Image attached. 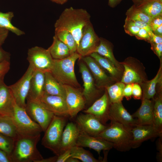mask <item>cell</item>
Instances as JSON below:
<instances>
[{
	"instance_id": "obj_1",
	"label": "cell",
	"mask_w": 162,
	"mask_h": 162,
	"mask_svg": "<svg viewBox=\"0 0 162 162\" xmlns=\"http://www.w3.org/2000/svg\"><path fill=\"white\" fill-rule=\"evenodd\" d=\"M91 16L86 10L72 7L65 8L56 21L55 30H63L73 36L77 48L85 27L91 22Z\"/></svg>"
},
{
	"instance_id": "obj_2",
	"label": "cell",
	"mask_w": 162,
	"mask_h": 162,
	"mask_svg": "<svg viewBox=\"0 0 162 162\" xmlns=\"http://www.w3.org/2000/svg\"><path fill=\"white\" fill-rule=\"evenodd\" d=\"M40 134L31 137L18 136L10 156L12 162H38L43 158L37 148Z\"/></svg>"
},
{
	"instance_id": "obj_3",
	"label": "cell",
	"mask_w": 162,
	"mask_h": 162,
	"mask_svg": "<svg viewBox=\"0 0 162 162\" xmlns=\"http://www.w3.org/2000/svg\"><path fill=\"white\" fill-rule=\"evenodd\" d=\"M81 57L76 52L64 59H54L53 65L50 72L62 85L80 88L75 74L74 65L76 61Z\"/></svg>"
},
{
	"instance_id": "obj_4",
	"label": "cell",
	"mask_w": 162,
	"mask_h": 162,
	"mask_svg": "<svg viewBox=\"0 0 162 162\" xmlns=\"http://www.w3.org/2000/svg\"><path fill=\"white\" fill-rule=\"evenodd\" d=\"M96 137L111 142L113 148L120 152L128 151L132 148L130 130L116 122L111 121L110 124Z\"/></svg>"
},
{
	"instance_id": "obj_5",
	"label": "cell",
	"mask_w": 162,
	"mask_h": 162,
	"mask_svg": "<svg viewBox=\"0 0 162 162\" xmlns=\"http://www.w3.org/2000/svg\"><path fill=\"white\" fill-rule=\"evenodd\" d=\"M12 118L16 126L18 136H35L40 135L43 131L39 125L28 115L25 108L18 106L15 100Z\"/></svg>"
},
{
	"instance_id": "obj_6",
	"label": "cell",
	"mask_w": 162,
	"mask_h": 162,
	"mask_svg": "<svg viewBox=\"0 0 162 162\" xmlns=\"http://www.w3.org/2000/svg\"><path fill=\"white\" fill-rule=\"evenodd\" d=\"M66 123L65 116L54 115L45 131L41 144L56 155H59V148L61 137Z\"/></svg>"
},
{
	"instance_id": "obj_7",
	"label": "cell",
	"mask_w": 162,
	"mask_h": 162,
	"mask_svg": "<svg viewBox=\"0 0 162 162\" xmlns=\"http://www.w3.org/2000/svg\"><path fill=\"white\" fill-rule=\"evenodd\" d=\"M120 63L124 68L120 82L126 84L137 83L140 85L147 81L144 67L137 59L129 57Z\"/></svg>"
},
{
	"instance_id": "obj_8",
	"label": "cell",
	"mask_w": 162,
	"mask_h": 162,
	"mask_svg": "<svg viewBox=\"0 0 162 162\" xmlns=\"http://www.w3.org/2000/svg\"><path fill=\"white\" fill-rule=\"evenodd\" d=\"M27 60L34 70L44 73L50 72L54 62V59L48 49L38 46L28 50Z\"/></svg>"
},
{
	"instance_id": "obj_9",
	"label": "cell",
	"mask_w": 162,
	"mask_h": 162,
	"mask_svg": "<svg viewBox=\"0 0 162 162\" xmlns=\"http://www.w3.org/2000/svg\"><path fill=\"white\" fill-rule=\"evenodd\" d=\"M25 109L29 117L39 125L43 131L45 132L54 114L39 101L26 99Z\"/></svg>"
},
{
	"instance_id": "obj_10",
	"label": "cell",
	"mask_w": 162,
	"mask_h": 162,
	"mask_svg": "<svg viewBox=\"0 0 162 162\" xmlns=\"http://www.w3.org/2000/svg\"><path fill=\"white\" fill-rule=\"evenodd\" d=\"M34 70V68L29 65L22 77L14 84L8 86L16 103L19 106L25 108L30 80Z\"/></svg>"
},
{
	"instance_id": "obj_11",
	"label": "cell",
	"mask_w": 162,
	"mask_h": 162,
	"mask_svg": "<svg viewBox=\"0 0 162 162\" xmlns=\"http://www.w3.org/2000/svg\"><path fill=\"white\" fill-rule=\"evenodd\" d=\"M64 86L68 116L73 118L84 109L86 104V100L81 88L66 85Z\"/></svg>"
},
{
	"instance_id": "obj_12",
	"label": "cell",
	"mask_w": 162,
	"mask_h": 162,
	"mask_svg": "<svg viewBox=\"0 0 162 162\" xmlns=\"http://www.w3.org/2000/svg\"><path fill=\"white\" fill-rule=\"evenodd\" d=\"M100 41V38L95 32L91 22L84 28L77 52L81 57L89 56L94 52Z\"/></svg>"
},
{
	"instance_id": "obj_13",
	"label": "cell",
	"mask_w": 162,
	"mask_h": 162,
	"mask_svg": "<svg viewBox=\"0 0 162 162\" xmlns=\"http://www.w3.org/2000/svg\"><path fill=\"white\" fill-rule=\"evenodd\" d=\"M132 136L131 148L139 147L144 141L154 138L162 136L160 133L153 124L137 125L131 130Z\"/></svg>"
},
{
	"instance_id": "obj_14",
	"label": "cell",
	"mask_w": 162,
	"mask_h": 162,
	"mask_svg": "<svg viewBox=\"0 0 162 162\" xmlns=\"http://www.w3.org/2000/svg\"><path fill=\"white\" fill-rule=\"evenodd\" d=\"M109 117L111 121L121 124L130 130L137 125L136 119L128 112L122 101L111 103Z\"/></svg>"
},
{
	"instance_id": "obj_15",
	"label": "cell",
	"mask_w": 162,
	"mask_h": 162,
	"mask_svg": "<svg viewBox=\"0 0 162 162\" xmlns=\"http://www.w3.org/2000/svg\"><path fill=\"white\" fill-rule=\"evenodd\" d=\"M76 123L81 130L94 136H96L108 126L88 113L79 115L76 118Z\"/></svg>"
},
{
	"instance_id": "obj_16",
	"label": "cell",
	"mask_w": 162,
	"mask_h": 162,
	"mask_svg": "<svg viewBox=\"0 0 162 162\" xmlns=\"http://www.w3.org/2000/svg\"><path fill=\"white\" fill-rule=\"evenodd\" d=\"M80 72L83 82L84 88L82 91L86 103H90L98 96L94 78L85 63L81 62L79 64Z\"/></svg>"
},
{
	"instance_id": "obj_17",
	"label": "cell",
	"mask_w": 162,
	"mask_h": 162,
	"mask_svg": "<svg viewBox=\"0 0 162 162\" xmlns=\"http://www.w3.org/2000/svg\"><path fill=\"white\" fill-rule=\"evenodd\" d=\"M111 103L106 91L86 110V113L91 114L97 118L102 123L106 125L109 120V113Z\"/></svg>"
},
{
	"instance_id": "obj_18",
	"label": "cell",
	"mask_w": 162,
	"mask_h": 162,
	"mask_svg": "<svg viewBox=\"0 0 162 162\" xmlns=\"http://www.w3.org/2000/svg\"><path fill=\"white\" fill-rule=\"evenodd\" d=\"M76 145L93 149L99 155L102 150L108 151L113 148L111 142L102 138L89 135L81 130Z\"/></svg>"
},
{
	"instance_id": "obj_19",
	"label": "cell",
	"mask_w": 162,
	"mask_h": 162,
	"mask_svg": "<svg viewBox=\"0 0 162 162\" xmlns=\"http://www.w3.org/2000/svg\"><path fill=\"white\" fill-rule=\"evenodd\" d=\"M81 59L86 64L95 81V85L99 88L109 86L113 79L108 76L98 63L90 56L81 57Z\"/></svg>"
},
{
	"instance_id": "obj_20",
	"label": "cell",
	"mask_w": 162,
	"mask_h": 162,
	"mask_svg": "<svg viewBox=\"0 0 162 162\" xmlns=\"http://www.w3.org/2000/svg\"><path fill=\"white\" fill-rule=\"evenodd\" d=\"M38 101L54 115L65 117L68 116L65 99L61 96L49 95L44 92Z\"/></svg>"
},
{
	"instance_id": "obj_21",
	"label": "cell",
	"mask_w": 162,
	"mask_h": 162,
	"mask_svg": "<svg viewBox=\"0 0 162 162\" xmlns=\"http://www.w3.org/2000/svg\"><path fill=\"white\" fill-rule=\"evenodd\" d=\"M80 129L76 123L68 122L63 130L59 148V155L76 145Z\"/></svg>"
},
{
	"instance_id": "obj_22",
	"label": "cell",
	"mask_w": 162,
	"mask_h": 162,
	"mask_svg": "<svg viewBox=\"0 0 162 162\" xmlns=\"http://www.w3.org/2000/svg\"><path fill=\"white\" fill-rule=\"evenodd\" d=\"M15 100L9 86L4 80L0 82V115L12 117Z\"/></svg>"
},
{
	"instance_id": "obj_23",
	"label": "cell",
	"mask_w": 162,
	"mask_h": 162,
	"mask_svg": "<svg viewBox=\"0 0 162 162\" xmlns=\"http://www.w3.org/2000/svg\"><path fill=\"white\" fill-rule=\"evenodd\" d=\"M44 81L45 73L34 70L31 78L26 99L38 101L44 93Z\"/></svg>"
},
{
	"instance_id": "obj_24",
	"label": "cell",
	"mask_w": 162,
	"mask_h": 162,
	"mask_svg": "<svg viewBox=\"0 0 162 162\" xmlns=\"http://www.w3.org/2000/svg\"><path fill=\"white\" fill-rule=\"evenodd\" d=\"M142 98V103L140 107L132 115L136 119L137 125L153 124V100L145 98Z\"/></svg>"
},
{
	"instance_id": "obj_25",
	"label": "cell",
	"mask_w": 162,
	"mask_h": 162,
	"mask_svg": "<svg viewBox=\"0 0 162 162\" xmlns=\"http://www.w3.org/2000/svg\"><path fill=\"white\" fill-rule=\"evenodd\" d=\"M44 92L49 95L61 96L65 99L66 93L64 86L50 72L45 73Z\"/></svg>"
},
{
	"instance_id": "obj_26",
	"label": "cell",
	"mask_w": 162,
	"mask_h": 162,
	"mask_svg": "<svg viewBox=\"0 0 162 162\" xmlns=\"http://www.w3.org/2000/svg\"><path fill=\"white\" fill-rule=\"evenodd\" d=\"M159 70L155 77L149 81H146L140 84L142 90V98L153 99L156 93V87L159 85H162V64L160 62Z\"/></svg>"
},
{
	"instance_id": "obj_27",
	"label": "cell",
	"mask_w": 162,
	"mask_h": 162,
	"mask_svg": "<svg viewBox=\"0 0 162 162\" xmlns=\"http://www.w3.org/2000/svg\"><path fill=\"white\" fill-rule=\"evenodd\" d=\"M136 7L152 19L162 15V0H143Z\"/></svg>"
},
{
	"instance_id": "obj_28",
	"label": "cell",
	"mask_w": 162,
	"mask_h": 162,
	"mask_svg": "<svg viewBox=\"0 0 162 162\" xmlns=\"http://www.w3.org/2000/svg\"><path fill=\"white\" fill-rule=\"evenodd\" d=\"M94 58L105 70L110 74L113 80H118L121 79V69L116 66L108 58L96 52H93L89 55Z\"/></svg>"
},
{
	"instance_id": "obj_29",
	"label": "cell",
	"mask_w": 162,
	"mask_h": 162,
	"mask_svg": "<svg viewBox=\"0 0 162 162\" xmlns=\"http://www.w3.org/2000/svg\"><path fill=\"white\" fill-rule=\"evenodd\" d=\"M47 49L53 59H64L71 54L68 46L55 35L52 44Z\"/></svg>"
},
{
	"instance_id": "obj_30",
	"label": "cell",
	"mask_w": 162,
	"mask_h": 162,
	"mask_svg": "<svg viewBox=\"0 0 162 162\" xmlns=\"http://www.w3.org/2000/svg\"><path fill=\"white\" fill-rule=\"evenodd\" d=\"M153 124L162 133V94L158 91L153 98Z\"/></svg>"
},
{
	"instance_id": "obj_31",
	"label": "cell",
	"mask_w": 162,
	"mask_h": 162,
	"mask_svg": "<svg viewBox=\"0 0 162 162\" xmlns=\"http://www.w3.org/2000/svg\"><path fill=\"white\" fill-rule=\"evenodd\" d=\"M100 38V43L94 52L108 58L116 66L121 69L122 65L115 58L111 43L104 38Z\"/></svg>"
},
{
	"instance_id": "obj_32",
	"label": "cell",
	"mask_w": 162,
	"mask_h": 162,
	"mask_svg": "<svg viewBox=\"0 0 162 162\" xmlns=\"http://www.w3.org/2000/svg\"><path fill=\"white\" fill-rule=\"evenodd\" d=\"M0 133L16 139L18 136L11 117L0 115Z\"/></svg>"
},
{
	"instance_id": "obj_33",
	"label": "cell",
	"mask_w": 162,
	"mask_h": 162,
	"mask_svg": "<svg viewBox=\"0 0 162 162\" xmlns=\"http://www.w3.org/2000/svg\"><path fill=\"white\" fill-rule=\"evenodd\" d=\"M14 16L13 13L11 11L6 13L0 12V29H4L10 31L17 36H21L25 32L13 25L11 20Z\"/></svg>"
},
{
	"instance_id": "obj_34",
	"label": "cell",
	"mask_w": 162,
	"mask_h": 162,
	"mask_svg": "<svg viewBox=\"0 0 162 162\" xmlns=\"http://www.w3.org/2000/svg\"><path fill=\"white\" fill-rule=\"evenodd\" d=\"M125 84L121 82L105 87L111 103L121 102L124 97L123 92Z\"/></svg>"
},
{
	"instance_id": "obj_35",
	"label": "cell",
	"mask_w": 162,
	"mask_h": 162,
	"mask_svg": "<svg viewBox=\"0 0 162 162\" xmlns=\"http://www.w3.org/2000/svg\"><path fill=\"white\" fill-rule=\"evenodd\" d=\"M72 157L83 162H99L102 161L96 159L89 151L83 147L75 145L70 148Z\"/></svg>"
},
{
	"instance_id": "obj_36",
	"label": "cell",
	"mask_w": 162,
	"mask_h": 162,
	"mask_svg": "<svg viewBox=\"0 0 162 162\" xmlns=\"http://www.w3.org/2000/svg\"><path fill=\"white\" fill-rule=\"evenodd\" d=\"M55 35L68 46L71 54L77 52L76 42L70 32L63 30H55Z\"/></svg>"
},
{
	"instance_id": "obj_37",
	"label": "cell",
	"mask_w": 162,
	"mask_h": 162,
	"mask_svg": "<svg viewBox=\"0 0 162 162\" xmlns=\"http://www.w3.org/2000/svg\"><path fill=\"white\" fill-rule=\"evenodd\" d=\"M126 14L127 17L144 22L149 25L152 20L150 17L137 8L134 4L127 10Z\"/></svg>"
},
{
	"instance_id": "obj_38",
	"label": "cell",
	"mask_w": 162,
	"mask_h": 162,
	"mask_svg": "<svg viewBox=\"0 0 162 162\" xmlns=\"http://www.w3.org/2000/svg\"><path fill=\"white\" fill-rule=\"evenodd\" d=\"M15 139L0 133V149L10 155Z\"/></svg>"
},
{
	"instance_id": "obj_39",
	"label": "cell",
	"mask_w": 162,
	"mask_h": 162,
	"mask_svg": "<svg viewBox=\"0 0 162 162\" xmlns=\"http://www.w3.org/2000/svg\"><path fill=\"white\" fill-rule=\"evenodd\" d=\"M125 22L134 26L140 29H145L148 32H152L150 26L142 21L135 20L126 17L125 20Z\"/></svg>"
},
{
	"instance_id": "obj_40",
	"label": "cell",
	"mask_w": 162,
	"mask_h": 162,
	"mask_svg": "<svg viewBox=\"0 0 162 162\" xmlns=\"http://www.w3.org/2000/svg\"><path fill=\"white\" fill-rule=\"evenodd\" d=\"M125 32L131 36H135L138 33L140 28L133 25L125 22L124 26Z\"/></svg>"
},
{
	"instance_id": "obj_41",
	"label": "cell",
	"mask_w": 162,
	"mask_h": 162,
	"mask_svg": "<svg viewBox=\"0 0 162 162\" xmlns=\"http://www.w3.org/2000/svg\"><path fill=\"white\" fill-rule=\"evenodd\" d=\"M142 90L140 85L138 83H133L132 96L136 99H140L142 97Z\"/></svg>"
},
{
	"instance_id": "obj_42",
	"label": "cell",
	"mask_w": 162,
	"mask_h": 162,
	"mask_svg": "<svg viewBox=\"0 0 162 162\" xmlns=\"http://www.w3.org/2000/svg\"><path fill=\"white\" fill-rule=\"evenodd\" d=\"M151 49L158 56L160 60V62H162V43H151Z\"/></svg>"
},
{
	"instance_id": "obj_43",
	"label": "cell",
	"mask_w": 162,
	"mask_h": 162,
	"mask_svg": "<svg viewBox=\"0 0 162 162\" xmlns=\"http://www.w3.org/2000/svg\"><path fill=\"white\" fill-rule=\"evenodd\" d=\"M135 36L138 39L143 40L148 42L150 38L148 32L143 28H140L137 34Z\"/></svg>"
},
{
	"instance_id": "obj_44",
	"label": "cell",
	"mask_w": 162,
	"mask_h": 162,
	"mask_svg": "<svg viewBox=\"0 0 162 162\" xmlns=\"http://www.w3.org/2000/svg\"><path fill=\"white\" fill-rule=\"evenodd\" d=\"M162 25V15L153 19L149 25L152 32L157 28Z\"/></svg>"
},
{
	"instance_id": "obj_45",
	"label": "cell",
	"mask_w": 162,
	"mask_h": 162,
	"mask_svg": "<svg viewBox=\"0 0 162 162\" xmlns=\"http://www.w3.org/2000/svg\"><path fill=\"white\" fill-rule=\"evenodd\" d=\"M71 156L70 148L58 156L56 162H66V160Z\"/></svg>"
},
{
	"instance_id": "obj_46",
	"label": "cell",
	"mask_w": 162,
	"mask_h": 162,
	"mask_svg": "<svg viewBox=\"0 0 162 162\" xmlns=\"http://www.w3.org/2000/svg\"><path fill=\"white\" fill-rule=\"evenodd\" d=\"M10 61H5L0 63V74H6L10 68Z\"/></svg>"
},
{
	"instance_id": "obj_47",
	"label": "cell",
	"mask_w": 162,
	"mask_h": 162,
	"mask_svg": "<svg viewBox=\"0 0 162 162\" xmlns=\"http://www.w3.org/2000/svg\"><path fill=\"white\" fill-rule=\"evenodd\" d=\"M133 83L127 84L124 89L123 95L127 99L130 98L132 96Z\"/></svg>"
},
{
	"instance_id": "obj_48",
	"label": "cell",
	"mask_w": 162,
	"mask_h": 162,
	"mask_svg": "<svg viewBox=\"0 0 162 162\" xmlns=\"http://www.w3.org/2000/svg\"><path fill=\"white\" fill-rule=\"evenodd\" d=\"M150 38L148 43L154 44L162 43V36L157 35L154 34L152 32H148Z\"/></svg>"
},
{
	"instance_id": "obj_49",
	"label": "cell",
	"mask_w": 162,
	"mask_h": 162,
	"mask_svg": "<svg viewBox=\"0 0 162 162\" xmlns=\"http://www.w3.org/2000/svg\"><path fill=\"white\" fill-rule=\"evenodd\" d=\"M162 136L159 137V140L157 143V149L158 151L157 153L156 158L159 162H162Z\"/></svg>"
},
{
	"instance_id": "obj_50",
	"label": "cell",
	"mask_w": 162,
	"mask_h": 162,
	"mask_svg": "<svg viewBox=\"0 0 162 162\" xmlns=\"http://www.w3.org/2000/svg\"><path fill=\"white\" fill-rule=\"evenodd\" d=\"M0 162H12L10 155L1 149Z\"/></svg>"
},
{
	"instance_id": "obj_51",
	"label": "cell",
	"mask_w": 162,
	"mask_h": 162,
	"mask_svg": "<svg viewBox=\"0 0 162 162\" xmlns=\"http://www.w3.org/2000/svg\"><path fill=\"white\" fill-rule=\"evenodd\" d=\"M10 54L4 51L0 46V63L5 61H10Z\"/></svg>"
},
{
	"instance_id": "obj_52",
	"label": "cell",
	"mask_w": 162,
	"mask_h": 162,
	"mask_svg": "<svg viewBox=\"0 0 162 162\" xmlns=\"http://www.w3.org/2000/svg\"><path fill=\"white\" fill-rule=\"evenodd\" d=\"M9 31L4 29H0V46L4 42L8 34Z\"/></svg>"
},
{
	"instance_id": "obj_53",
	"label": "cell",
	"mask_w": 162,
	"mask_h": 162,
	"mask_svg": "<svg viewBox=\"0 0 162 162\" xmlns=\"http://www.w3.org/2000/svg\"><path fill=\"white\" fill-rule=\"evenodd\" d=\"M58 156L51 157L46 158H43L38 162H56Z\"/></svg>"
},
{
	"instance_id": "obj_54",
	"label": "cell",
	"mask_w": 162,
	"mask_h": 162,
	"mask_svg": "<svg viewBox=\"0 0 162 162\" xmlns=\"http://www.w3.org/2000/svg\"><path fill=\"white\" fill-rule=\"evenodd\" d=\"M122 0H109L108 5L112 8L115 7Z\"/></svg>"
},
{
	"instance_id": "obj_55",
	"label": "cell",
	"mask_w": 162,
	"mask_h": 162,
	"mask_svg": "<svg viewBox=\"0 0 162 162\" xmlns=\"http://www.w3.org/2000/svg\"><path fill=\"white\" fill-rule=\"evenodd\" d=\"M153 33L157 35L162 36V25L153 31Z\"/></svg>"
},
{
	"instance_id": "obj_56",
	"label": "cell",
	"mask_w": 162,
	"mask_h": 162,
	"mask_svg": "<svg viewBox=\"0 0 162 162\" xmlns=\"http://www.w3.org/2000/svg\"><path fill=\"white\" fill-rule=\"evenodd\" d=\"M80 160L78 159L72 157L69 158L66 162H80Z\"/></svg>"
},
{
	"instance_id": "obj_57",
	"label": "cell",
	"mask_w": 162,
	"mask_h": 162,
	"mask_svg": "<svg viewBox=\"0 0 162 162\" xmlns=\"http://www.w3.org/2000/svg\"><path fill=\"white\" fill-rule=\"evenodd\" d=\"M52 2L58 4H62L66 3L68 0H50Z\"/></svg>"
},
{
	"instance_id": "obj_58",
	"label": "cell",
	"mask_w": 162,
	"mask_h": 162,
	"mask_svg": "<svg viewBox=\"0 0 162 162\" xmlns=\"http://www.w3.org/2000/svg\"><path fill=\"white\" fill-rule=\"evenodd\" d=\"M132 0L135 3V5H136L139 3H140L143 0Z\"/></svg>"
},
{
	"instance_id": "obj_59",
	"label": "cell",
	"mask_w": 162,
	"mask_h": 162,
	"mask_svg": "<svg viewBox=\"0 0 162 162\" xmlns=\"http://www.w3.org/2000/svg\"><path fill=\"white\" fill-rule=\"evenodd\" d=\"M5 75V74H0V82L2 80H4V77Z\"/></svg>"
}]
</instances>
